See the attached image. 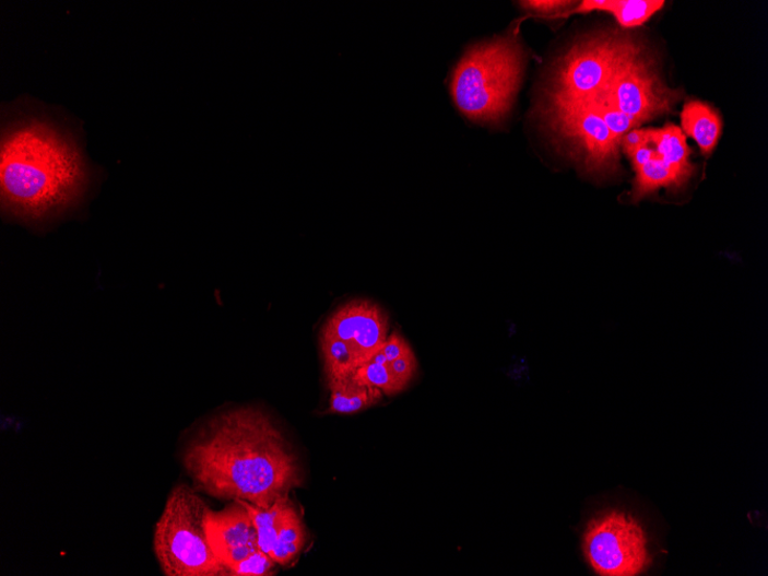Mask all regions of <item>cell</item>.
<instances>
[{"label":"cell","instance_id":"13","mask_svg":"<svg viewBox=\"0 0 768 576\" xmlns=\"http://www.w3.org/2000/svg\"><path fill=\"white\" fill-rule=\"evenodd\" d=\"M664 5L661 0H587L572 13L607 12L622 27L633 28L645 25Z\"/></svg>","mask_w":768,"mask_h":576},{"label":"cell","instance_id":"17","mask_svg":"<svg viewBox=\"0 0 768 576\" xmlns=\"http://www.w3.org/2000/svg\"><path fill=\"white\" fill-rule=\"evenodd\" d=\"M291 498L285 496L276 501L270 508H260L248 502H243L255 524L258 534L259 549L271 556L276 542L279 528Z\"/></svg>","mask_w":768,"mask_h":576},{"label":"cell","instance_id":"10","mask_svg":"<svg viewBox=\"0 0 768 576\" xmlns=\"http://www.w3.org/2000/svg\"><path fill=\"white\" fill-rule=\"evenodd\" d=\"M205 529L214 556L227 572L260 550L257 529L240 501H233L221 512L209 508Z\"/></svg>","mask_w":768,"mask_h":576},{"label":"cell","instance_id":"3","mask_svg":"<svg viewBox=\"0 0 768 576\" xmlns=\"http://www.w3.org/2000/svg\"><path fill=\"white\" fill-rule=\"evenodd\" d=\"M523 71V51L513 37L477 44L459 61L451 95L460 113L476 124L498 125L510 114Z\"/></svg>","mask_w":768,"mask_h":576},{"label":"cell","instance_id":"7","mask_svg":"<svg viewBox=\"0 0 768 576\" xmlns=\"http://www.w3.org/2000/svg\"><path fill=\"white\" fill-rule=\"evenodd\" d=\"M582 549L589 565L602 576L640 575L652 562L643 527L619 509L589 521Z\"/></svg>","mask_w":768,"mask_h":576},{"label":"cell","instance_id":"9","mask_svg":"<svg viewBox=\"0 0 768 576\" xmlns=\"http://www.w3.org/2000/svg\"><path fill=\"white\" fill-rule=\"evenodd\" d=\"M605 92L612 103L639 126L672 113L682 98V92L673 91L658 77L642 49L614 75Z\"/></svg>","mask_w":768,"mask_h":576},{"label":"cell","instance_id":"22","mask_svg":"<svg viewBox=\"0 0 768 576\" xmlns=\"http://www.w3.org/2000/svg\"><path fill=\"white\" fill-rule=\"evenodd\" d=\"M410 350H412V348L409 342L400 334V332L393 331L391 336H388L381 352L383 353L387 362L391 363L404 356V354Z\"/></svg>","mask_w":768,"mask_h":576},{"label":"cell","instance_id":"25","mask_svg":"<svg viewBox=\"0 0 768 576\" xmlns=\"http://www.w3.org/2000/svg\"><path fill=\"white\" fill-rule=\"evenodd\" d=\"M655 156V151L651 144L640 148L634 152L629 160L631 161L635 171L640 169Z\"/></svg>","mask_w":768,"mask_h":576},{"label":"cell","instance_id":"4","mask_svg":"<svg viewBox=\"0 0 768 576\" xmlns=\"http://www.w3.org/2000/svg\"><path fill=\"white\" fill-rule=\"evenodd\" d=\"M209 508L187 484H179L170 492L153 534V551L164 575H228L214 556L208 539Z\"/></svg>","mask_w":768,"mask_h":576},{"label":"cell","instance_id":"15","mask_svg":"<svg viewBox=\"0 0 768 576\" xmlns=\"http://www.w3.org/2000/svg\"><path fill=\"white\" fill-rule=\"evenodd\" d=\"M306 540L305 525L291 499L287 507H285L271 557L277 565H288L300 555Z\"/></svg>","mask_w":768,"mask_h":576},{"label":"cell","instance_id":"18","mask_svg":"<svg viewBox=\"0 0 768 576\" xmlns=\"http://www.w3.org/2000/svg\"><path fill=\"white\" fill-rule=\"evenodd\" d=\"M351 378L361 385L378 388L387 396L401 393L407 388V385L391 369L389 363L370 361L357 369Z\"/></svg>","mask_w":768,"mask_h":576},{"label":"cell","instance_id":"2","mask_svg":"<svg viewBox=\"0 0 768 576\" xmlns=\"http://www.w3.org/2000/svg\"><path fill=\"white\" fill-rule=\"evenodd\" d=\"M82 152L54 121L21 117L5 125L0 191L5 214L42 224L74 208L90 187Z\"/></svg>","mask_w":768,"mask_h":576},{"label":"cell","instance_id":"6","mask_svg":"<svg viewBox=\"0 0 768 576\" xmlns=\"http://www.w3.org/2000/svg\"><path fill=\"white\" fill-rule=\"evenodd\" d=\"M642 48L623 35H598L575 44L558 60L551 101H590L605 91L614 75Z\"/></svg>","mask_w":768,"mask_h":576},{"label":"cell","instance_id":"5","mask_svg":"<svg viewBox=\"0 0 768 576\" xmlns=\"http://www.w3.org/2000/svg\"><path fill=\"white\" fill-rule=\"evenodd\" d=\"M389 318L380 305L354 299L327 319L319 337L327 383L351 378L382 350Z\"/></svg>","mask_w":768,"mask_h":576},{"label":"cell","instance_id":"16","mask_svg":"<svg viewBox=\"0 0 768 576\" xmlns=\"http://www.w3.org/2000/svg\"><path fill=\"white\" fill-rule=\"evenodd\" d=\"M635 172L636 179L631 193L634 201H639V199L662 188L680 189L685 186L657 154L650 162Z\"/></svg>","mask_w":768,"mask_h":576},{"label":"cell","instance_id":"24","mask_svg":"<svg viewBox=\"0 0 768 576\" xmlns=\"http://www.w3.org/2000/svg\"><path fill=\"white\" fill-rule=\"evenodd\" d=\"M649 143V129H633L624 137L622 141V146L626 152L627 156L630 157L631 154L638 151L640 148L648 145Z\"/></svg>","mask_w":768,"mask_h":576},{"label":"cell","instance_id":"23","mask_svg":"<svg viewBox=\"0 0 768 576\" xmlns=\"http://www.w3.org/2000/svg\"><path fill=\"white\" fill-rule=\"evenodd\" d=\"M523 9L539 14H555L559 13L568 7H572L574 2H559V0H532V2H521Z\"/></svg>","mask_w":768,"mask_h":576},{"label":"cell","instance_id":"20","mask_svg":"<svg viewBox=\"0 0 768 576\" xmlns=\"http://www.w3.org/2000/svg\"><path fill=\"white\" fill-rule=\"evenodd\" d=\"M276 562L268 553L258 550L247 560L228 569L232 576H268L273 575Z\"/></svg>","mask_w":768,"mask_h":576},{"label":"cell","instance_id":"1","mask_svg":"<svg viewBox=\"0 0 768 576\" xmlns=\"http://www.w3.org/2000/svg\"><path fill=\"white\" fill-rule=\"evenodd\" d=\"M184 467L214 498L270 508L304 482L298 456L271 415L253 407L213 416L189 442Z\"/></svg>","mask_w":768,"mask_h":576},{"label":"cell","instance_id":"12","mask_svg":"<svg viewBox=\"0 0 768 576\" xmlns=\"http://www.w3.org/2000/svg\"><path fill=\"white\" fill-rule=\"evenodd\" d=\"M684 134L690 137L701 153L709 156L718 144L722 132V120L709 104L689 101L682 114Z\"/></svg>","mask_w":768,"mask_h":576},{"label":"cell","instance_id":"11","mask_svg":"<svg viewBox=\"0 0 768 576\" xmlns=\"http://www.w3.org/2000/svg\"><path fill=\"white\" fill-rule=\"evenodd\" d=\"M649 143L657 156L686 185L695 167L689 160L690 151L684 131L672 124L661 129H649Z\"/></svg>","mask_w":768,"mask_h":576},{"label":"cell","instance_id":"21","mask_svg":"<svg viewBox=\"0 0 768 576\" xmlns=\"http://www.w3.org/2000/svg\"><path fill=\"white\" fill-rule=\"evenodd\" d=\"M391 369L405 384L410 385L414 375L418 372V360H416L413 350H410L401 358L389 363Z\"/></svg>","mask_w":768,"mask_h":576},{"label":"cell","instance_id":"8","mask_svg":"<svg viewBox=\"0 0 768 576\" xmlns=\"http://www.w3.org/2000/svg\"><path fill=\"white\" fill-rule=\"evenodd\" d=\"M548 124L582 160L587 171L611 174L618 169L621 145L590 102L548 99Z\"/></svg>","mask_w":768,"mask_h":576},{"label":"cell","instance_id":"19","mask_svg":"<svg viewBox=\"0 0 768 576\" xmlns=\"http://www.w3.org/2000/svg\"><path fill=\"white\" fill-rule=\"evenodd\" d=\"M588 102L598 110V114L609 128L612 137L621 146L627 132L639 127L638 124L623 114L622 110L612 103L605 91Z\"/></svg>","mask_w":768,"mask_h":576},{"label":"cell","instance_id":"14","mask_svg":"<svg viewBox=\"0 0 768 576\" xmlns=\"http://www.w3.org/2000/svg\"><path fill=\"white\" fill-rule=\"evenodd\" d=\"M331 390L328 413L355 414L382 401L383 392L375 387L361 385L353 378L327 383Z\"/></svg>","mask_w":768,"mask_h":576}]
</instances>
